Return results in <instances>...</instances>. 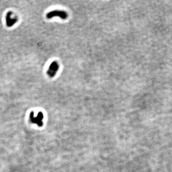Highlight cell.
<instances>
[{"label":"cell","instance_id":"4","mask_svg":"<svg viewBox=\"0 0 172 172\" xmlns=\"http://www.w3.org/2000/svg\"><path fill=\"white\" fill-rule=\"evenodd\" d=\"M18 21L17 17L13 15V13L11 11H9L6 16V23L7 27H12Z\"/></svg>","mask_w":172,"mask_h":172},{"label":"cell","instance_id":"1","mask_svg":"<svg viewBox=\"0 0 172 172\" xmlns=\"http://www.w3.org/2000/svg\"><path fill=\"white\" fill-rule=\"evenodd\" d=\"M54 17H59L62 20H66L68 17V14L63 10H53L46 14V18L48 19H51Z\"/></svg>","mask_w":172,"mask_h":172},{"label":"cell","instance_id":"2","mask_svg":"<svg viewBox=\"0 0 172 172\" xmlns=\"http://www.w3.org/2000/svg\"><path fill=\"white\" fill-rule=\"evenodd\" d=\"M44 116L42 112H39L37 114L36 117H35L34 111H31L30 114V121L33 124H36L39 127H41L43 125L42 120L44 119Z\"/></svg>","mask_w":172,"mask_h":172},{"label":"cell","instance_id":"3","mask_svg":"<svg viewBox=\"0 0 172 172\" xmlns=\"http://www.w3.org/2000/svg\"><path fill=\"white\" fill-rule=\"evenodd\" d=\"M59 65L56 61H53L49 66V68L47 71V75L50 77L52 78L54 77L59 71Z\"/></svg>","mask_w":172,"mask_h":172}]
</instances>
